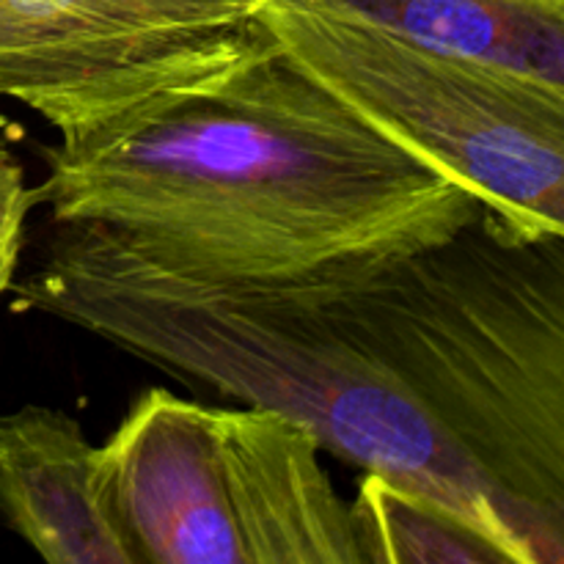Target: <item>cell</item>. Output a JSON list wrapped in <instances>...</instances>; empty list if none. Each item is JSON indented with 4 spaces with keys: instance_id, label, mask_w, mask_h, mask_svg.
<instances>
[{
    "instance_id": "cell-1",
    "label": "cell",
    "mask_w": 564,
    "mask_h": 564,
    "mask_svg": "<svg viewBox=\"0 0 564 564\" xmlns=\"http://www.w3.org/2000/svg\"><path fill=\"white\" fill-rule=\"evenodd\" d=\"M33 204L180 268L295 284L433 248L485 204L273 39L204 83L58 141Z\"/></svg>"
},
{
    "instance_id": "cell-2",
    "label": "cell",
    "mask_w": 564,
    "mask_h": 564,
    "mask_svg": "<svg viewBox=\"0 0 564 564\" xmlns=\"http://www.w3.org/2000/svg\"><path fill=\"white\" fill-rule=\"evenodd\" d=\"M11 295L14 312L47 314L185 383L295 419L328 455L427 496L518 564L468 463L303 281L220 279L108 231L55 226Z\"/></svg>"
},
{
    "instance_id": "cell-3",
    "label": "cell",
    "mask_w": 564,
    "mask_h": 564,
    "mask_svg": "<svg viewBox=\"0 0 564 564\" xmlns=\"http://www.w3.org/2000/svg\"><path fill=\"white\" fill-rule=\"evenodd\" d=\"M303 284L468 463L518 564H564V237L482 207L438 246Z\"/></svg>"
},
{
    "instance_id": "cell-4",
    "label": "cell",
    "mask_w": 564,
    "mask_h": 564,
    "mask_svg": "<svg viewBox=\"0 0 564 564\" xmlns=\"http://www.w3.org/2000/svg\"><path fill=\"white\" fill-rule=\"evenodd\" d=\"M308 427L147 389L102 446L138 564H364Z\"/></svg>"
},
{
    "instance_id": "cell-5",
    "label": "cell",
    "mask_w": 564,
    "mask_h": 564,
    "mask_svg": "<svg viewBox=\"0 0 564 564\" xmlns=\"http://www.w3.org/2000/svg\"><path fill=\"white\" fill-rule=\"evenodd\" d=\"M264 42L257 0H0V97L69 141Z\"/></svg>"
},
{
    "instance_id": "cell-6",
    "label": "cell",
    "mask_w": 564,
    "mask_h": 564,
    "mask_svg": "<svg viewBox=\"0 0 564 564\" xmlns=\"http://www.w3.org/2000/svg\"><path fill=\"white\" fill-rule=\"evenodd\" d=\"M0 516L50 564H138L110 499L102 446L58 408L0 416Z\"/></svg>"
},
{
    "instance_id": "cell-7",
    "label": "cell",
    "mask_w": 564,
    "mask_h": 564,
    "mask_svg": "<svg viewBox=\"0 0 564 564\" xmlns=\"http://www.w3.org/2000/svg\"><path fill=\"white\" fill-rule=\"evenodd\" d=\"M564 94V0H303Z\"/></svg>"
},
{
    "instance_id": "cell-8",
    "label": "cell",
    "mask_w": 564,
    "mask_h": 564,
    "mask_svg": "<svg viewBox=\"0 0 564 564\" xmlns=\"http://www.w3.org/2000/svg\"><path fill=\"white\" fill-rule=\"evenodd\" d=\"M350 510L364 564H505L471 523L380 474L364 471Z\"/></svg>"
},
{
    "instance_id": "cell-9",
    "label": "cell",
    "mask_w": 564,
    "mask_h": 564,
    "mask_svg": "<svg viewBox=\"0 0 564 564\" xmlns=\"http://www.w3.org/2000/svg\"><path fill=\"white\" fill-rule=\"evenodd\" d=\"M33 204V187L25 185L20 160L0 143V295L11 290L22 251V231Z\"/></svg>"
}]
</instances>
